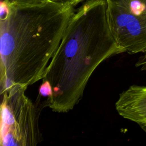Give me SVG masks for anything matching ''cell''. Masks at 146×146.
Returning a JSON list of instances; mask_svg holds the SVG:
<instances>
[{
  "mask_svg": "<svg viewBox=\"0 0 146 146\" xmlns=\"http://www.w3.org/2000/svg\"><path fill=\"white\" fill-rule=\"evenodd\" d=\"M74 7L48 1L1 2L0 94L19 86L27 88L44 77Z\"/></svg>",
  "mask_w": 146,
  "mask_h": 146,
  "instance_id": "1",
  "label": "cell"
},
{
  "mask_svg": "<svg viewBox=\"0 0 146 146\" xmlns=\"http://www.w3.org/2000/svg\"><path fill=\"white\" fill-rule=\"evenodd\" d=\"M121 54L109 29L106 0H89L74 13L49 63L42 83L52 91L45 106L52 111L72 110L103 61Z\"/></svg>",
  "mask_w": 146,
  "mask_h": 146,
  "instance_id": "2",
  "label": "cell"
},
{
  "mask_svg": "<svg viewBox=\"0 0 146 146\" xmlns=\"http://www.w3.org/2000/svg\"><path fill=\"white\" fill-rule=\"evenodd\" d=\"M26 90L16 86L1 95L2 146H33L43 139L39 126L40 110L26 95Z\"/></svg>",
  "mask_w": 146,
  "mask_h": 146,
  "instance_id": "3",
  "label": "cell"
},
{
  "mask_svg": "<svg viewBox=\"0 0 146 146\" xmlns=\"http://www.w3.org/2000/svg\"><path fill=\"white\" fill-rule=\"evenodd\" d=\"M107 17L110 30L121 53L146 52V17L107 3Z\"/></svg>",
  "mask_w": 146,
  "mask_h": 146,
  "instance_id": "4",
  "label": "cell"
},
{
  "mask_svg": "<svg viewBox=\"0 0 146 146\" xmlns=\"http://www.w3.org/2000/svg\"><path fill=\"white\" fill-rule=\"evenodd\" d=\"M115 108L119 115L136 123L146 133V86L132 85L123 91Z\"/></svg>",
  "mask_w": 146,
  "mask_h": 146,
  "instance_id": "5",
  "label": "cell"
},
{
  "mask_svg": "<svg viewBox=\"0 0 146 146\" xmlns=\"http://www.w3.org/2000/svg\"><path fill=\"white\" fill-rule=\"evenodd\" d=\"M112 4L132 14L146 17V0H106Z\"/></svg>",
  "mask_w": 146,
  "mask_h": 146,
  "instance_id": "6",
  "label": "cell"
},
{
  "mask_svg": "<svg viewBox=\"0 0 146 146\" xmlns=\"http://www.w3.org/2000/svg\"><path fill=\"white\" fill-rule=\"evenodd\" d=\"M48 1L52 2H55L59 4L71 5L74 7L78 5L79 3L83 2L84 0H10L11 2L15 3H30Z\"/></svg>",
  "mask_w": 146,
  "mask_h": 146,
  "instance_id": "7",
  "label": "cell"
},
{
  "mask_svg": "<svg viewBox=\"0 0 146 146\" xmlns=\"http://www.w3.org/2000/svg\"><path fill=\"white\" fill-rule=\"evenodd\" d=\"M141 56L136 63V66L140 67L143 70H146V52Z\"/></svg>",
  "mask_w": 146,
  "mask_h": 146,
  "instance_id": "8",
  "label": "cell"
}]
</instances>
